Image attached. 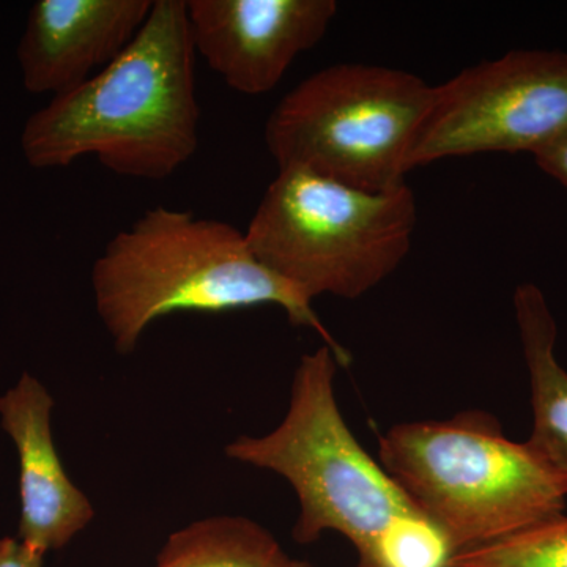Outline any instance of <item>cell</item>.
I'll return each mask as SVG.
<instances>
[{
	"mask_svg": "<svg viewBox=\"0 0 567 567\" xmlns=\"http://www.w3.org/2000/svg\"><path fill=\"white\" fill-rule=\"evenodd\" d=\"M186 0H153L128 48L91 80L25 122L21 148L35 169L92 155L123 177L163 181L199 147L200 111Z\"/></svg>",
	"mask_w": 567,
	"mask_h": 567,
	"instance_id": "1",
	"label": "cell"
},
{
	"mask_svg": "<svg viewBox=\"0 0 567 567\" xmlns=\"http://www.w3.org/2000/svg\"><path fill=\"white\" fill-rule=\"evenodd\" d=\"M96 312L115 350L132 353L155 320L175 312L279 306L290 323L315 330L339 364L350 354L312 301L252 252L245 233L177 208H151L111 238L92 268Z\"/></svg>",
	"mask_w": 567,
	"mask_h": 567,
	"instance_id": "2",
	"label": "cell"
},
{
	"mask_svg": "<svg viewBox=\"0 0 567 567\" xmlns=\"http://www.w3.org/2000/svg\"><path fill=\"white\" fill-rule=\"evenodd\" d=\"M379 458L461 554L566 511V492L554 475L486 412L393 425L379 439Z\"/></svg>",
	"mask_w": 567,
	"mask_h": 567,
	"instance_id": "3",
	"label": "cell"
},
{
	"mask_svg": "<svg viewBox=\"0 0 567 567\" xmlns=\"http://www.w3.org/2000/svg\"><path fill=\"white\" fill-rule=\"evenodd\" d=\"M416 219L406 183L364 192L284 167L245 235L257 259L309 300L324 293L357 300L404 262Z\"/></svg>",
	"mask_w": 567,
	"mask_h": 567,
	"instance_id": "4",
	"label": "cell"
},
{
	"mask_svg": "<svg viewBox=\"0 0 567 567\" xmlns=\"http://www.w3.org/2000/svg\"><path fill=\"white\" fill-rule=\"evenodd\" d=\"M338 364L324 344L303 354L281 424L265 435L238 436L226 446V456L274 472L293 487L300 505L297 543L311 544L334 532L358 554L395 520L420 509L347 425L334 394Z\"/></svg>",
	"mask_w": 567,
	"mask_h": 567,
	"instance_id": "5",
	"label": "cell"
},
{
	"mask_svg": "<svg viewBox=\"0 0 567 567\" xmlns=\"http://www.w3.org/2000/svg\"><path fill=\"white\" fill-rule=\"evenodd\" d=\"M434 85L416 74L363 63L327 66L287 93L265 142L278 169L300 167L364 192L405 183L406 158Z\"/></svg>",
	"mask_w": 567,
	"mask_h": 567,
	"instance_id": "6",
	"label": "cell"
},
{
	"mask_svg": "<svg viewBox=\"0 0 567 567\" xmlns=\"http://www.w3.org/2000/svg\"><path fill=\"white\" fill-rule=\"evenodd\" d=\"M567 130V52L511 51L434 85L406 171L476 153L535 155Z\"/></svg>",
	"mask_w": 567,
	"mask_h": 567,
	"instance_id": "7",
	"label": "cell"
},
{
	"mask_svg": "<svg viewBox=\"0 0 567 567\" xmlns=\"http://www.w3.org/2000/svg\"><path fill=\"white\" fill-rule=\"evenodd\" d=\"M194 50L234 91L264 95L322 41L334 0H186Z\"/></svg>",
	"mask_w": 567,
	"mask_h": 567,
	"instance_id": "8",
	"label": "cell"
},
{
	"mask_svg": "<svg viewBox=\"0 0 567 567\" xmlns=\"http://www.w3.org/2000/svg\"><path fill=\"white\" fill-rule=\"evenodd\" d=\"M153 0H39L18 47L25 91L52 99L80 87L136 39Z\"/></svg>",
	"mask_w": 567,
	"mask_h": 567,
	"instance_id": "9",
	"label": "cell"
},
{
	"mask_svg": "<svg viewBox=\"0 0 567 567\" xmlns=\"http://www.w3.org/2000/svg\"><path fill=\"white\" fill-rule=\"evenodd\" d=\"M52 409L50 391L28 372L0 395V424L20 457V540L44 557L65 547L95 516L55 450Z\"/></svg>",
	"mask_w": 567,
	"mask_h": 567,
	"instance_id": "10",
	"label": "cell"
},
{
	"mask_svg": "<svg viewBox=\"0 0 567 567\" xmlns=\"http://www.w3.org/2000/svg\"><path fill=\"white\" fill-rule=\"evenodd\" d=\"M514 312L529 382L533 429L527 446L567 495V371L557 357V320L543 290L517 286Z\"/></svg>",
	"mask_w": 567,
	"mask_h": 567,
	"instance_id": "11",
	"label": "cell"
},
{
	"mask_svg": "<svg viewBox=\"0 0 567 567\" xmlns=\"http://www.w3.org/2000/svg\"><path fill=\"white\" fill-rule=\"evenodd\" d=\"M156 567H315L290 557L278 539L251 518L215 516L167 537Z\"/></svg>",
	"mask_w": 567,
	"mask_h": 567,
	"instance_id": "12",
	"label": "cell"
},
{
	"mask_svg": "<svg viewBox=\"0 0 567 567\" xmlns=\"http://www.w3.org/2000/svg\"><path fill=\"white\" fill-rule=\"evenodd\" d=\"M458 554L445 529L413 511L358 551L353 567H461Z\"/></svg>",
	"mask_w": 567,
	"mask_h": 567,
	"instance_id": "13",
	"label": "cell"
},
{
	"mask_svg": "<svg viewBox=\"0 0 567 567\" xmlns=\"http://www.w3.org/2000/svg\"><path fill=\"white\" fill-rule=\"evenodd\" d=\"M457 563L461 567H567V516L462 551Z\"/></svg>",
	"mask_w": 567,
	"mask_h": 567,
	"instance_id": "14",
	"label": "cell"
},
{
	"mask_svg": "<svg viewBox=\"0 0 567 567\" xmlns=\"http://www.w3.org/2000/svg\"><path fill=\"white\" fill-rule=\"evenodd\" d=\"M543 173L550 175L567 189V130L554 142L533 155Z\"/></svg>",
	"mask_w": 567,
	"mask_h": 567,
	"instance_id": "15",
	"label": "cell"
},
{
	"mask_svg": "<svg viewBox=\"0 0 567 567\" xmlns=\"http://www.w3.org/2000/svg\"><path fill=\"white\" fill-rule=\"evenodd\" d=\"M43 559L17 537H0V567H43Z\"/></svg>",
	"mask_w": 567,
	"mask_h": 567,
	"instance_id": "16",
	"label": "cell"
}]
</instances>
